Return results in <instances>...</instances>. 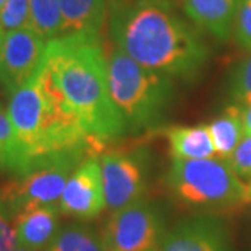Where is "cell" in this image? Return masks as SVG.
<instances>
[{
	"instance_id": "obj_30",
	"label": "cell",
	"mask_w": 251,
	"mask_h": 251,
	"mask_svg": "<svg viewBox=\"0 0 251 251\" xmlns=\"http://www.w3.org/2000/svg\"><path fill=\"white\" fill-rule=\"evenodd\" d=\"M151 251H156V250H151Z\"/></svg>"
},
{
	"instance_id": "obj_14",
	"label": "cell",
	"mask_w": 251,
	"mask_h": 251,
	"mask_svg": "<svg viewBox=\"0 0 251 251\" xmlns=\"http://www.w3.org/2000/svg\"><path fill=\"white\" fill-rule=\"evenodd\" d=\"M62 35H100L106 17L105 0H60Z\"/></svg>"
},
{
	"instance_id": "obj_1",
	"label": "cell",
	"mask_w": 251,
	"mask_h": 251,
	"mask_svg": "<svg viewBox=\"0 0 251 251\" xmlns=\"http://www.w3.org/2000/svg\"><path fill=\"white\" fill-rule=\"evenodd\" d=\"M109 29L117 49L153 72L191 80L209 48L171 0H112Z\"/></svg>"
},
{
	"instance_id": "obj_26",
	"label": "cell",
	"mask_w": 251,
	"mask_h": 251,
	"mask_svg": "<svg viewBox=\"0 0 251 251\" xmlns=\"http://www.w3.org/2000/svg\"><path fill=\"white\" fill-rule=\"evenodd\" d=\"M10 251H32V250H29V249H25V247H21V246H17L16 249H13V250H10Z\"/></svg>"
},
{
	"instance_id": "obj_20",
	"label": "cell",
	"mask_w": 251,
	"mask_h": 251,
	"mask_svg": "<svg viewBox=\"0 0 251 251\" xmlns=\"http://www.w3.org/2000/svg\"><path fill=\"white\" fill-rule=\"evenodd\" d=\"M233 99L243 106L251 105V52L233 72L230 81Z\"/></svg>"
},
{
	"instance_id": "obj_10",
	"label": "cell",
	"mask_w": 251,
	"mask_h": 251,
	"mask_svg": "<svg viewBox=\"0 0 251 251\" xmlns=\"http://www.w3.org/2000/svg\"><path fill=\"white\" fill-rule=\"evenodd\" d=\"M106 208L100 162L90 155L77 166L69 177L59 202L63 215L81 221L94 219Z\"/></svg>"
},
{
	"instance_id": "obj_23",
	"label": "cell",
	"mask_w": 251,
	"mask_h": 251,
	"mask_svg": "<svg viewBox=\"0 0 251 251\" xmlns=\"http://www.w3.org/2000/svg\"><path fill=\"white\" fill-rule=\"evenodd\" d=\"M227 162L230 163L232 169L236 172L237 176H251V134H244Z\"/></svg>"
},
{
	"instance_id": "obj_19",
	"label": "cell",
	"mask_w": 251,
	"mask_h": 251,
	"mask_svg": "<svg viewBox=\"0 0 251 251\" xmlns=\"http://www.w3.org/2000/svg\"><path fill=\"white\" fill-rule=\"evenodd\" d=\"M29 0H6L0 11V34L28 27Z\"/></svg>"
},
{
	"instance_id": "obj_24",
	"label": "cell",
	"mask_w": 251,
	"mask_h": 251,
	"mask_svg": "<svg viewBox=\"0 0 251 251\" xmlns=\"http://www.w3.org/2000/svg\"><path fill=\"white\" fill-rule=\"evenodd\" d=\"M18 246L14 225L0 214V251H10Z\"/></svg>"
},
{
	"instance_id": "obj_29",
	"label": "cell",
	"mask_w": 251,
	"mask_h": 251,
	"mask_svg": "<svg viewBox=\"0 0 251 251\" xmlns=\"http://www.w3.org/2000/svg\"><path fill=\"white\" fill-rule=\"evenodd\" d=\"M250 193H251V184H250Z\"/></svg>"
},
{
	"instance_id": "obj_3",
	"label": "cell",
	"mask_w": 251,
	"mask_h": 251,
	"mask_svg": "<svg viewBox=\"0 0 251 251\" xmlns=\"http://www.w3.org/2000/svg\"><path fill=\"white\" fill-rule=\"evenodd\" d=\"M7 113L17 144V161L11 172L16 176L50 153L78 147H91L102 153L103 145L88 135L44 66L11 94Z\"/></svg>"
},
{
	"instance_id": "obj_15",
	"label": "cell",
	"mask_w": 251,
	"mask_h": 251,
	"mask_svg": "<svg viewBox=\"0 0 251 251\" xmlns=\"http://www.w3.org/2000/svg\"><path fill=\"white\" fill-rule=\"evenodd\" d=\"M173 159H211L215 147L206 126H176L165 130Z\"/></svg>"
},
{
	"instance_id": "obj_6",
	"label": "cell",
	"mask_w": 251,
	"mask_h": 251,
	"mask_svg": "<svg viewBox=\"0 0 251 251\" xmlns=\"http://www.w3.org/2000/svg\"><path fill=\"white\" fill-rule=\"evenodd\" d=\"M166 181L187 205L232 209L251 202L250 186L224 159H173Z\"/></svg>"
},
{
	"instance_id": "obj_25",
	"label": "cell",
	"mask_w": 251,
	"mask_h": 251,
	"mask_svg": "<svg viewBox=\"0 0 251 251\" xmlns=\"http://www.w3.org/2000/svg\"><path fill=\"white\" fill-rule=\"evenodd\" d=\"M243 127L244 134H251V105L243 110Z\"/></svg>"
},
{
	"instance_id": "obj_12",
	"label": "cell",
	"mask_w": 251,
	"mask_h": 251,
	"mask_svg": "<svg viewBox=\"0 0 251 251\" xmlns=\"http://www.w3.org/2000/svg\"><path fill=\"white\" fill-rule=\"evenodd\" d=\"M240 0H180L186 17L200 29L227 41L233 34L234 17Z\"/></svg>"
},
{
	"instance_id": "obj_13",
	"label": "cell",
	"mask_w": 251,
	"mask_h": 251,
	"mask_svg": "<svg viewBox=\"0 0 251 251\" xmlns=\"http://www.w3.org/2000/svg\"><path fill=\"white\" fill-rule=\"evenodd\" d=\"M59 206H41L14 218L18 246L32 251H48L59 233Z\"/></svg>"
},
{
	"instance_id": "obj_11",
	"label": "cell",
	"mask_w": 251,
	"mask_h": 251,
	"mask_svg": "<svg viewBox=\"0 0 251 251\" xmlns=\"http://www.w3.org/2000/svg\"><path fill=\"white\" fill-rule=\"evenodd\" d=\"M156 251H229L221 222L206 215L180 221L165 233Z\"/></svg>"
},
{
	"instance_id": "obj_7",
	"label": "cell",
	"mask_w": 251,
	"mask_h": 251,
	"mask_svg": "<svg viewBox=\"0 0 251 251\" xmlns=\"http://www.w3.org/2000/svg\"><path fill=\"white\" fill-rule=\"evenodd\" d=\"M163 236L159 211L143 200L112 212L102 232L106 251L156 250Z\"/></svg>"
},
{
	"instance_id": "obj_27",
	"label": "cell",
	"mask_w": 251,
	"mask_h": 251,
	"mask_svg": "<svg viewBox=\"0 0 251 251\" xmlns=\"http://www.w3.org/2000/svg\"><path fill=\"white\" fill-rule=\"evenodd\" d=\"M3 158H4V152H3V150L0 148V165H1V162H3Z\"/></svg>"
},
{
	"instance_id": "obj_5",
	"label": "cell",
	"mask_w": 251,
	"mask_h": 251,
	"mask_svg": "<svg viewBox=\"0 0 251 251\" xmlns=\"http://www.w3.org/2000/svg\"><path fill=\"white\" fill-rule=\"evenodd\" d=\"M90 155H100L91 147L50 153L32 162L23 175L0 186V214L9 221L41 206H59L66 183Z\"/></svg>"
},
{
	"instance_id": "obj_8",
	"label": "cell",
	"mask_w": 251,
	"mask_h": 251,
	"mask_svg": "<svg viewBox=\"0 0 251 251\" xmlns=\"http://www.w3.org/2000/svg\"><path fill=\"white\" fill-rule=\"evenodd\" d=\"M46 44L28 27L0 34V84L9 92L25 85L38 73Z\"/></svg>"
},
{
	"instance_id": "obj_16",
	"label": "cell",
	"mask_w": 251,
	"mask_h": 251,
	"mask_svg": "<svg viewBox=\"0 0 251 251\" xmlns=\"http://www.w3.org/2000/svg\"><path fill=\"white\" fill-rule=\"evenodd\" d=\"M219 159L227 161L244 137L243 109L237 105L229 106L224 113L206 125Z\"/></svg>"
},
{
	"instance_id": "obj_4",
	"label": "cell",
	"mask_w": 251,
	"mask_h": 251,
	"mask_svg": "<svg viewBox=\"0 0 251 251\" xmlns=\"http://www.w3.org/2000/svg\"><path fill=\"white\" fill-rule=\"evenodd\" d=\"M106 60L110 97L126 128L135 133L159 125L173 99L172 77L145 69L117 48Z\"/></svg>"
},
{
	"instance_id": "obj_18",
	"label": "cell",
	"mask_w": 251,
	"mask_h": 251,
	"mask_svg": "<svg viewBox=\"0 0 251 251\" xmlns=\"http://www.w3.org/2000/svg\"><path fill=\"white\" fill-rule=\"evenodd\" d=\"M48 251H106L102 236L88 225L70 224L62 227Z\"/></svg>"
},
{
	"instance_id": "obj_17",
	"label": "cell",
	"mask_w": 251,
	"mask_h": 251,
	"mask_svg": "<svg viewBox=\"0 0 251 251\" xmlns=\"http://www.w3.org/2000/svg\"><path fill=\"white\" fill-rule=\"evenodd\" d=\"M62 27L60 0H29L28 28L49 42L62 35Z\"/></svg>"
},
{
	"instance_id": "obj_2",
	"label": "cell",
	"mask_w": 251,
	"mask_h": 251,
	"mask_svg": "<svg viewBox=\"0 0 251 251\" xmlns=\"http://www.w3.org/2000/svg\"><path fill=\"white\" fill-rule=\"evenodd\" d=\"M42 66L92 140L103 145L127 131L110 97L100 35L75 34L49 41Z\"/></svg>"
},
{
	"instance_id": "obj_9",
	"label": "cell",
	"mask_w": 251,
	"mask_h": 251,
	"mask_svg": "<svg viewBox=\"0 0 251 251\" xmlns=\"http://www.w3.org/2000/svg\"><path fill=\"white\" fill-rule=\"evenodd\" d=\"M106 208L116 212L140 201L145 190L144 163L138 155L112 150L100 153Z\"/></svg>"
},
{
	"instance_id": "obj_21",
	"label": "cell",
	"mask_w": 251,
	"mask_h": 251,
	"mask_svg": "<svg viewBox=\"0 0 251 251\" xmlns=\"http://www.w3.org/2000/svg\"><path fill=\"white\" fill-rule=\"evenodd\" d=\"M0 148L4 152V158L0 168L13 172V168L17 161V144H16V137H14L9 113L1 106H0Z\"/></svg>"
},
{
	"instance_id": "obj_22",
	"label": "cell",
	"mask_w": 251,
	"mask_h": 251,
	"mask_svg": "<svg viewBox=\"0 0 251 251\" xmlns=\"http://www.w3.org/2000/svg\"><path fill=\"white\" fill-rule=\"evenodd\" d=\"M233 35L237 45L251 52V0H240L234 17Z\"/></svg>"
},
{
	"instance_id": "obj_28",
	"label": "cell",
	"mask_w": 251,
	"mask_h": 251,
	"mask_svg": "<svg viewBox=\"0 0 251 251\" xmlns=\"http://www.w3.org/2000/svg\"><path fill=\"white\" fill-rule=\"evenodd\" d=\"M4 3H6V0H0V11H1V9H3Z\"/></svg>"
}]
</instances>
